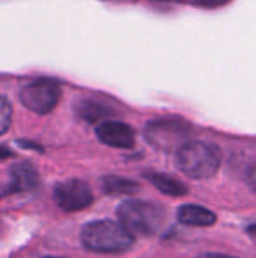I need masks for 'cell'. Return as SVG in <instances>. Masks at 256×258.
Segmentation results:
<instances>
[{"label":"cell","instance_id":"1","mask_svg":"<svg viewBox=\"0 0 256 258\" xmlns=\"http://www.w3.org/2000/svg\"><path fill=\"white\" fill-rule=\"evenodd\" d=\"M81 242L97 253H121L132 248L133 235L121 223L111 220L92 221L81 230Z\"/></svg>","mask_w":256,"mask_h":258},{"label":"cell","instance_id":"2","mask_svg":"<svg viewBox=\"0 0 256 258\" xmlns=\"http://www.w3.org/2000/svg\"><path fill=\"white\" fill-rule=\"evenodd\" d=\"M176 165L188 177L207 179L214 176L221 165V151L214 144L190 141L176 153Z\"/></svg>","mask_w":256,"mask_h":258},{"label":"cell","instance_id":"3","mask_svg":"<svg viewBox=\"0 0 256 258\" xmlns=\"http://www.w3.org/2000/svg\"><path fill=\"white\" fill-rule=\"evenodd\" d=\"M118 218L132 235H153L163 227L165 209L149 201H125L118 207Z\"/></svg>","mask_w":256,"mask_h":258},{"label":"cell","instance_id":"4","mask_svg":"<svg viewBox=\"0 0 256 258\" xmlns=\"http://www.w3.org/2000/svg\"><path fill=\"white\" fill-rule=\"evenodd\" d=\"M190 134L192 128L179 119H156L151 121L144 130L147 143L161 151H179L185 144H188Z\"/></svg>","mask_w":256,"mask_h":258},{"label":"cell","instance_id":"5","mask_svg":"<svg viewBox=\"0 0 256 258\" xmlns=\"http://www.w3.org/2000/svg\"><path fill=\"white\" fill-rule=\"evenodd\" d=\"M60 95H62V90L58 83L49 79H37V81L27 83L20 90V102L37 114H48L60 102Z\"/></svg>","mask_w":256,"mask_h":258},{"label":"cell","instance_id":"6","mask_svg":"<svg viewBox=\"0 0 256 258\" xmlns=\"http://www.w3.org/2000/svg\"><path fill=\"white\" fill-rule=\"evenodd\" d=\"M56 206L67 213H75L84 207H88L93 202V194L84 181L79 179H67L55 184L53 190Z\"/></svg>","mask_w":256,"mask_h":258},{"label":"cell","instance_id":"7","mask_svg":"<svg viewBox=\"0 0 256 258\" xmlns=\"http://www.w3.org/2000/svg\"><path fill=\"white\" fill-rule=\"evenodd\" d=\"M100 143L111 148H121L127 150L135 143V132L127 123L121 121H102L95 130Z\"/></svg>","mask_w":256,"mask_h":258},{"label":"cell","instance_id":"8","mask_svg":"<svg viewBox=\"0 0 256 258\" xmlns=\"http://www.w3.org/2000/svg\"><path fill=\"white\" fill-rule=\"evenodd\" d=\"M39 184V174L32 163L21 162L9 169V179L4 186V195L21 194V191L34 190Z\"/></svg>","mask_w":256,"mask_h":258},{"label":"cell","instance_id":"9","mask_svg":"<svg viewBox=\"0 0 256 258\" xmlns=\"http://www.w3.org/2000/svg\"><path fill=\"white\" fill-rule=\"evenodd\" d=\"M178 220L192 227H211L216 223V214L202 206L186 204L178 209Z\"/></svg>","mask_w":256,"mask_h":258},{"label":"cell","instance_id":"10","mask_svg":"<svg viewBox=\"0 0 256 258\" xmlns=\"http://www.w3.org/2000/svg\"><path fill=\"white\" fill-rule=\"evenodd\" d=\"M100 186L107 195H132L139 191V183L120 176H104Z\"/></svg>","mask_w":256,"mask_h":258},{"label":"cell","instance_id":"11","mask_svg":"<svg viewBox=\"0 0 256 258\" xmlns=\"http://www.w3.org/2000/svg\"><path fill=\"white\" fill-rule=\"evenodd\" d=\"M146 177L149 183H153L156 186V190H160L165 195H170V197H181V195H186V191H188L185 184L179 183L174 177L165 176V174L153 172V174H146Z\"/></svg>","mask_w":256,"mask_h":258},{"label":"cell","instance_id":"12","mask_svg":"<svg viewBox=\"0 0 256 258\" xmlns=\"http://www.w3.org/2000/svg\"><path fill=\"white\" fill-rule=\"evenodd\" d=\"M77 114L81 116L82 119L90 123H95L99 119L106 118V116L111 114V109L106 107V105L99 104V102H92V100H84L77 105Z\"/></svg>","mask_w":256,"mask_h":258},{"label":"cell","instance_id":"13","mask_svg":"<svg viewBox=\"0 0 256 258\" xmlns=\"http://www.w3.org/2000/svg\"><path fill=\"white\" fill-rule=\"evenodd\" d=\"M11 104L7 100V97H2V102H0V132L6 134L7 128H9V123H11Z\"/></svg>","mask_w":256,"mask_h":258},{"label":"cell","instance_id":"14","mask_svg":"<svg viewBox=\"0 0 256 258\" xmlns=\"http://www.w3.org/2000/svg\"><path fill=\"white\" fill-rule=\"evenodd\" d=\"M195 2L205 7H216V6H221V4L228 2V0H195Z\"/></svg>","mask_w":256,"mask_h":258},{"label":"cell","instance_id":"15","mask_svg":"<svg viewBox=\"0 0 256 258\" xmlns=\"http://www.w3.org/2000/svg\"><path fill=\"white\" fill-rule=\"evenodd\" d=\"M247 179H249V184L256 190V163L253 167H251V170H249V174H247Z\"/></svg>","mask_w":256,"mask_h":258},{"label":"cell","instance_id":"16","mask_svg":"<svg viewBox=\"0 0 256 258\" xmlns=\"http://www.w3.org/2000/svg\"><path fill=\"white\" fill-rule=\"evenodd\" d=\"M200 258H233L228 255H219V253H207V255H202Z\"/></svg>","mask_w":256,"mask_h":258},{"label":"cell","instance_id":"17","mask_svg":"<svg viewBox=\"0 0 256 258\" xmlns=\"http://www.w3.org/2000/svg\"><path fill=\"white\" fill-rule=\"evenodd\" d=\"M249 234H254L256 235V225H251V227H249Z\"/></svg>","mask_w":256,"mask_h":258},{"label":"cell","instance_id":"18","mask_svg":"<svg viewBox=\"0 0 256 258\" xmlns=\"http://www.w3.org/2000/svg\"><path fill=\"white\" fill-rule=\"evenodd\" d=\"M49 258H56V256H49Z\"/></svg>","mask_w":256,"mask_h":258}]
</instances>
